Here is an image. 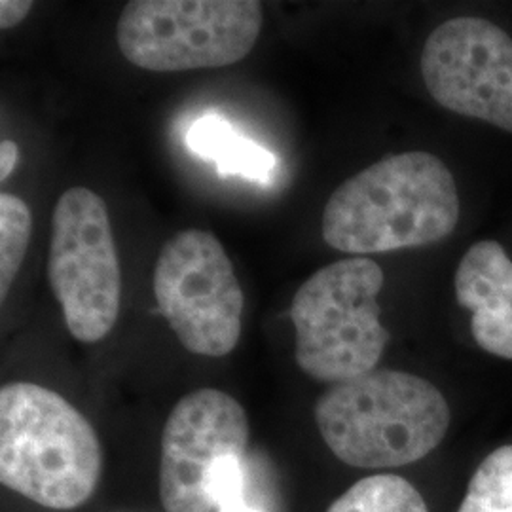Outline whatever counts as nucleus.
Returning <instances> with one entry per match:
<instances>
[{"mask_svg": "<svg viewBox=\"0 0 512 512\" xmlns=\"http://www.w3.org/2000/svg\"><path fill=\"white\" fill-rule=\"evenodd\" d=\"M382 268L365 256L325 266L296 291L291 306L296 365L323 384H344L376 370L389 342L378 294Z\"/></svg>", "mask_w": 512, "mask_h": 512, "instance_id": "nucleus-4", "label": "nucleus"}, {"mask_svg": "<svg viewBox=\"0 0 512 512\" xmlns=\"http://www.w3.org/2000/svg\"><path fill=\"white\" fill-rule=\"evenodd\" d=\"M458 186L427 152H404L368 165L340 184L323 211V239L348 255L425 247L458 226Z\"/></svg>", "mask_w": 512, "mask_h": 512, "instance_id": "nucleus-1", "label": "nucleus"}, {"mask_svg": "<svg viewBox=\"0 0 512 512\" xmlns=\"http://www.w3.org/2000/svg\"><path fill=\"white\" fill-rule=\"evenodd\" d=\"M188 147L198 156L219 165L224 175L266 181L274 169V154L241 137L224 118L209 114L200 118L188 133Z\"/></svg>", "mask_w": 512, "mask_h": 512, "instance_id": "nucleus-11", "label": "nucleus"}, {"mask_svg": "<svg viewBox=\"0 0 512 512\" xmlns=\"http://www.w3.org/2000/svg\"><path fill=\"white\" fill-rule=\"evenodd\" d=\"M330 452L357 469L418 463L446 439L452 412L429 380L403 370H372L330 385L313 406Z\"/></svg>", "mask_w": 512, "mask_h": 512, "instance_id": "nucleus-2", "label": "nucleus"}, {"mask_svg": "<svg viewBox=\"0 0 512 512\" xmlns=\"http://www.w3.org/2000/svg\"><path fill=\"white\" fill-rule=\"evenodd\" d=\"M421 76L440 107L512 133V38L492 21L456 18L423 46Z\"/></svg>", "mask_w": 512, "mask_h": 512, "instance_id": "nucleus-8", "label": "nucleus"}, {"mask_svg": "<svg viewBox=\"0 0 512 512\" xmlns=\"http://www.w3.org/2000/svg\"><path fill=\"white\" fill-rule=\"evenodd\" d=\"M207 495L217 512H264L247 495L245 456H230L209 476Z\"/></svg>", "mask_w": 512, "mask_h": 512, "instance_id": "nucleus-15", "label": "nucleus"}, {"mask_svg": "<svg viewBox=\"0 0 512 512\" xmlns=\"http://www.w3.org/2000/svg\"><path fill=\"white\" fill-rule=\"evenodd\" d=\"M33 234V215L18 196L0 194V300L4 302L18 275L29 239Z\"/></svg>", "mask_w": 512, "mask_h": 512, "instance_id": "nucleus-14", "label": "nucleus"}, {"mask_svg": "<svg viewBox=\"0 0 512 512\" xmlns=\"http://www.w3.org/2000/svg\"><path fill=\"white\" fill-rule=\"evenodd\" d=\"M458 302L471 311L478 348L512 361V260L492 239L475 243L456 272Z\"/></svg>", "mask_w": 512, "mask_h": 512, "instance_id": "nucleus-10", "label": "nucleus"}, {"mask_svg": "<svg viewBox=\"0 0 512 512\" xmlns=\"http://www.w3.org/2000/svg\"><path fill=\"white\" fill-rule=\"evenodd\" d=\"M458 512H512V444L499 446L482 459Z\"/></svg>", "mask_w": 512, "mask_h": 512, "instance_id": "nucleus-13", "label": "nucleus"}, {"mask_svg": "<svg viewBox=\"0 0 512 512\" xmlns=\"http://www.w3.org/2000/svg\"><path fill=\"white\" fill-rule=\"evenodd\" d=\"M48 277L69 332L101 342L118 319L122 270L107 203L90 188H69L55 203Z\"/></svg>", "mask_w": 512, "mask_h": 512, "instance_id": "nucleus-6", "label": "nucleus"}, {"mask_svg": "<svg viewBox=\"0 0 512 512\" xmlns=\"http://www.w3.org/2000/svg\"><path fill=\"white\" fill-rule=\"evenodd\" d=\"M103 452L88 418L48 387L0 389V482L52 511H73L97 490Z\"/></svg>", "mask_w": 512, "mask_h": 512, "instance_id": "nucleus-3", "label": "nucleus"}, {"mask_svg": "<svg viewBox=\"0 0 512 512\" xmlns=\"http://www.w3.org/2000/svg\"><path fill=\"white\" fill-rule=\"evenodd\" d=\"M262 23L255 0H133L116 23V44L150 73L219 69L251 54Z\"/></svg>", "mask_w": 512, "mask_h": 512, "instance_id": "nucleus-5", "label": "nucleus"}, {"mask_svg": "<svg viewBox=\"0 0 512 512\" xmlns=\"http://www.w3.org/2000/svg\"><path fill=\"white\" fill-rule=\"evenodd\" d=\"M249 420L228 393L202 387L184 395L160 442V501L165 512H213L209 476L230 456H245Z\"/></svg>", "mask_w": 512, "mask_h": 512, "instance_id": "nucleus-9", "label": "nucleus"}, {"mask_svg": "<svg viewBox=\"0 0 512 512\" xmlns=\"http://www.w3.org/2000/svg\"><path fill=\"white\" fill-rule=\"evenodd\" d=\"M154 296L190 353L224 357L238 346L245 296L230 256L211 232L183 230L165 241Z\"/></svg>", "mask_w": 512, "mask_h": 512, "instance_id": "nucleus-7", "label": "nucleus"}, {"mask_svg": "<svg viewBox=\"0 0 512 512\" xmlns=\"http://www.w3.org/2000/svg\"><path fill=\"white\" fill-rule=\"evenodd\" d=\"M19 150L14 141H2L0 145V181L4 183L18 164Z\"/></svg>", "mask_w": 512, "mask_h": 512, "instance_id": "nucleus-17", "label": "nucleus"}, {"mask_svg": "<svg viewBox=\"0 0 512 512\" xmlns=\"http://www.w3.org/2000/svg\"><path fill=\"white\" fill-rule=\"evenodd\" d=\"M35 4L31 0H2L0 2V27L12 29L29 16Z\"/></svg>", "mask_w": 512, "mask_h": 512, "instance_id": "nucleus-16", "label": "nucleus"}, {"mask_svg": "<svg viewBox=\"0 0 512 512\" xmlns=\"http://www.w3.org/2000/svg\"><path fill=\"white\" fill-rule=\"evenodd\" d=\"M327 512H429V507L403 476L374 475L355 482Z\"/></svg>", "mask_w": 512, "mask_h": 512, "instance_id": "nucleus-12", "label": "nucleus"}]
</instances>
